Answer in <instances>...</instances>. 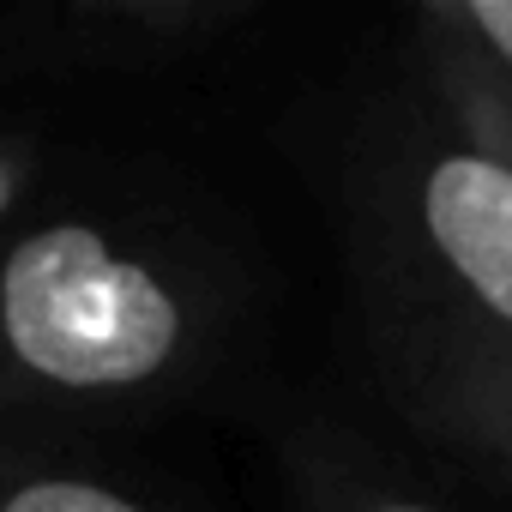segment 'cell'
<instances>
[{"mask_svg":"<svg viewBox=\"0 0 512 512\" xmlns=\"http://www.w3.org/2000/svg\"><path fill=\"white\" fill-rule=\"evenodd\" d=\"M344 235L398 410L512 470V139L410 79L356 145Z\"/></svg>","mask_w":512,"mask_h":512,"instance_id":"cell-1","label":"cell"},{"mask_svg":"<svg viewBox=\"0 0 512 512\" xmlns=\"http://www.w3.org/2000/svg\"><path fill=\"white\" fill-rule=\"evenodd\" d=\"M229 284L169 217L61 205L0 241V428L181 398L223 344Z\"/></svg>","mask_w":512,"mask_h":512,"instance_id":"cell-2","label":"cell"},{"mask_svg":"<svg viewBox=\"0 0 512 512\" xmlns=\"http://www.w3.org/2000/svg\"><path fill=\"white\" fill-rule=\"evenodd\" d=\"M253 19V0H43L0 13V73L37 79H133L199 61Z\"/></svg>","mask_w":512,"mask_h":512,"instance_id":"cell-3","label":"cell"},{"mask_svg":"<svg viewBox=\"0 0 512 512\" xmlns=\"http://www.w3.org/2000/svg\"><path fill=\"white\" fill-rule=\"evenodd\" d=\"M410 31V79L452 115L512 139V0H428Z\"/></svg>","mask_w":512,"mask_h":512,"instance_id":"cell-4","label":"cell"},{"mask_svg":"<svg viewBox=\"0 0 512 512\" xmlns=\"http://www.w3.org/2000/svg\"><path fill=\"white\" fill-rule=\"evenodd\" d=\"M0 512H163L115 476L79 470L0 428Z\"/></svg>","mask_w":512,"mask_h":512,"instance_id":"cell-5","label":"cell"},{"mask_svg":"<svg viewBox=\"0 0 512 512\" xmlns=\"http://www.w3.org/2000/svg\"><path fill=\"white\" fill-rule=\"evenodd\" d=\"M308 512H452L446 500L422 494L410 476L386 470L362 452H326L308 470Z\"/></svg>","mask_w":512,"mask_h":512,"instance_id":"cell-6","label":"cell"},{"mask_svg":"<svg viewBox=\"0 0 512 512\" xmlns=\"http://www.w3.org/2000/svg\"><path fill=\"white\" fill-rule=\"evenodd\" d=\"M13 73H0V229H7V217L25 211L43 163H49V127L37 121V109H25L13 97Z\"/></svg>","mask_w":512,"mask_h":512,"instance_id":"cell-7","label":"cell"}]
</instances>
